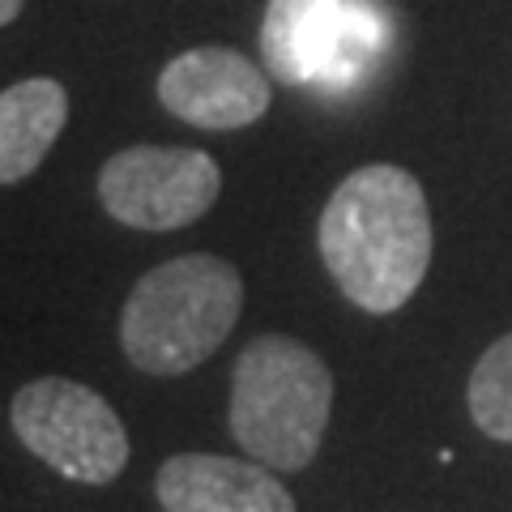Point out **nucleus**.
<instances>
[{
	"label": "nucleus",
	"instance_id": "1",
	"mask_svg": "<svg viewBox=\"0 0 512 512\" xmlns=\"http://www.w3.org/2000/svg\"><path fill=\"white\" fill-rule=\"evenodd\" d=\"M316 244L333 282L359 312H397L431 269V210L423 184L393 163L350 171L320 214Z\"/></svg>",
	"mask_w": 512,
	"mask_h": 512
},
{
	"label": "nucleus",
	"instance_id": "2",
	"mask_svg": "<svg viewBox=\"0 0 512 512\" xmlns=\"http://www.w3.org/2000/svg\"><path fill=\"white\" fill-rule=\"evenodd\" d=\"M244 308V278L214 252H188L141 274L120 312V350L146 376L171 380L222 350Z\"/></svg>",
	"mask_w": 512,
	"mask_h": 512
},
{
	"label": "nucleus",
	"instance_id": "3",
	"mask_svg": "<svg viewBox=\"0 0 512 512\" xmlns=\"http://www.w3.org/2000/svg\"><path fill=\"white\" fill-rule=\"evenodd\" d=\"M333 410V376L312 346L286 333H261L231 372V436L269 470L312 466Z\"/></svg>",
	"mask_w": 512,
	"mask_h": 512
},
{
	"label": "nucleus",
	"instance_id": "4",
	"mask_svg": "<svg viewBox=\"0 0 512 512\" xmlns=\"http://www.w3.org/2000/svg\"><path fill=\"white\" fill-rule=\"evenodd\" d=\"M18 440L43 466L82 487L116 483L128 466V431L103 393L69 376H39L9 406Z\"/></svg>",
	"mask_w": 512,
	"mask_h": 512
},
{
	"label": "nucleus",
	"instance_id": "5",
	"mask_svg": "<svg viewBox=\"0 0 512 512\" xmlns=\"http://www.w3.org/2000/svg\"><path fill=\"white\" fill-rule=\"evenodd\" d=\"M380 39V18L359 0H269L261 64L282 86L350 82Z\"/></svg>",
	"mask_w": 512,
	"mask_h": 512
},
{
	"label": "nucleus",
	"instance_id": "6",
	"mask_svg": "<svg viewBox=\"0 0 512 512\" xmlns=\"http://www.w3.org/2000/svg\"><path fill=\"white\" fill-rule=\"evenodd\" d=\"M222 167L205 150L128 146L99 171L103 210L133 231H180L214 210Z\"/></svg>",
	"mask_w": 512,
	"mask_h": 512
},
{
	"label": "nucleus",
	"instance_id": "7",
	"mask_svg": "<svg viewBox=\"0 0 512 512\" xmlns=\"http://www.w3.org/2000/svg\"><path fill=\"white\" fill-rule=\"evenodd\" d=\"M269 73L256 69L235 47H192L158 73V103L192 128L231 133L248 128L269 111Z\"/></svg>",
	"mask_w": 512,
	"mask_h": 512
},
{
	"label": "nucleus",
	"instance_id": "8",
	"mask_svg": "<svg viewBox=\"0 0 512 512\" xmlns=\"http://www.w3.org/2000/svg\"><path fill=\"white\" fill-rule=\"evenodd\" d=\"M154 495L167 512H295V495L261 461L180 453L163 461Z\"/></svg>",
	"mask_w": 512,
	"mask_h": 512
},
{
	"label": "nucleus",
	"instance_id": "9",
	"mask_svg": "<svg viewBox=\"0 0 512 512\" xmlns=\"http://www.w3.org/2000/svg\"><path fill=\"white\" fill-rule=\"evenodd\" d=\"M64 120L69 94L52 77H26L0 90V184L30 180L60 141Z\"/></svg>",
	"mask_w": 512,
	"mask_h": 512
},
{
	"label": "nucleus",
	"instance_id": "10",
	"mask_svg": "<svg viewBox=\"0 0 512 512\" xmlns=\"http://www.w3.org/2000/svg\"><path fill=\"white\" fill-rule=\"evenodd\" d=\"M470 419L483 436L512 444V333L483 350L466 384Z\"/></svg>",
	"mask_w": 512,
	"mask_h": 512
},
{
	"label": "nucleus",
	"instance_id": "11",
	"mask_svg": "<svg viewBox=\"0 0 512 512\" xmlns=\"http://www.w3.org/2000/svg\"><path fill=\"white\" fill-rule=\"evenodd\" d=\"M22 5H26V0H0V26H9L13 18H18Z\"/></svg>",
	"mask_w": 512,
	"mask_h": 512
}]
</instances>
